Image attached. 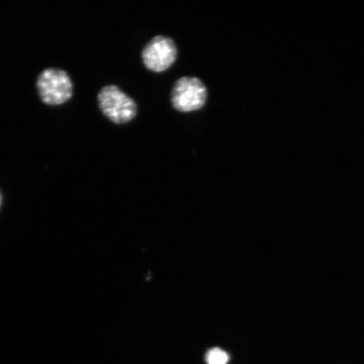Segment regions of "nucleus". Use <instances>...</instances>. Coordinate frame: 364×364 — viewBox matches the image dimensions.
<instances>
[{
    "label": "nucleus",
    "instance_id": "obj_2",
    "mask_svg": "<svg viewBox=\"0 0 364 364\" xmlns=\"http://www.w3.org/2000/svg\"><path fill=\"white\" fill-rule=\"evenodd\" d=\"M207 97L206 87L195 77H183L177 80L171 92L173 107L181 112L200 110L206 103Z\"/></svg>",
    "mask_w": 364,
    "mask_h": 364
},
{
    "label": "nucleus",
    "instance_id": "obj_3",
    "mask_svg": "<svg viewBox=\"0 0 364 364\" xmlns=\"http://www.w3.org/2000/svg\"><path fill=\"white\" fill-rule=\"evenodd\" d=\"M40 97L48 105H60L70 99L73 85L65 71L48 68L40 75L38 80Z\"/></svg>",
    "mask_w": 364,
    "mask_h": 364
},
{
    "label": "nucleus",
    "instance_id": "obj_4",
    "mask_svg": "<svg viewBox=\"0 0 364 364\" xmlns=\"http://www.w3.org/2000/svg\"><path fill=\"white\" fill-rule=\"evenodd\" d=\"M177 57V49L173 40L157 36L145 46L142 58L145 67L156 73H162L171 68Z\"/></svg>",
    "mask_w": 364,
    "mask_h": 364
},
{
    "label": "nucleus",
    "instance_id": "obj_5",
    "mask_svg": "<svg viewBox=\"0 0 364 364\" xmlns=\"http://www.w3.org/2000/svg\"><path fill=\"white\" fill-rule=\"evenodd\" d=\"M207 364H228L230 356L224 350L215 348L208 350L205 356Z\"/></svg>",
    "mask_w": 364,
    "mask_h": 364
},
{
    "label": "nucleus",
    "instance_id": "obj_1",
    "mask_svg": "<svg viewBox=\"0 0 364 364\" xmlns=\"http://www.w3.org/2000/svg\"><path fill=\"white\" fill-rule=\"evenodd\" d=\"M98 102L104 115L117 124H127L136 117L135 102L117 86H105L98 95Z\"/></svg>",
    "mask_w": 364,
    "mask_h": 364
}]
</instances>
